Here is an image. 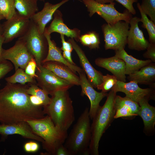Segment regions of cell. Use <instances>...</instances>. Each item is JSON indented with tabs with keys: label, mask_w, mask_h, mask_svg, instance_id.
Segmentation results:
<instances>
[{
	"label": "cell",
	"mask_w": 155,
	"mask_h": 155,
	"mask_svg": "<svg viewBox=\"0 0 155 155\" xmlns=\"http://www.w3.org/2000/svg\"><path fill=\"white\" fill-rule=\"evenodd\" d=\"M146 49L147 51L143 54L144 57L150 59L152 62H155V43H150Z\"/></svg>",
	"instance_id": "8d00e7d4"
},
{
	"label": "cell",
	"mask_w": 155,
	"mask_h": 155,
	"mask_svg": "<svg viewBox=\"0 0 155 155\" xmlns=\"http://www.w3.org/2000/svg\"><path fill=\"white\" fill-rule=\"evenodd\" d=\"M60 38L62 43V46L60 48L61 50L63 51H67L71 52L73 48L71 44L69 41H66L64 38V35L60 34Z\"/></svg>",
	"instance_id": "f35d334b"
},
{
	"label": "cell",
	"mask_w": 155,
	"mask_h": 155,
	"mask_svg": "<svg viewBox=\"0 0 155 155\" xmlns=\"http://www.w3.org/2000/svg\"><path fill=\"white\" fill-rule=\"evenodd\" d=\"M83 45L90 49H96L99 48L100 40L98 34L91 31L80 36L79 40Z\"/></svg>",
	"instance_id": "f1b7e54d"
},
{
	"label": "cell",
	"mask_w": 155,
	"mask_h": 155,
	"mask_svg": "<svg viewBox=\"0 0 155 155\" xmlns=\"http://www.w3.org/2000/svg\"><path fill=\"white\" fill-rule=\"evenodd\" d=\"M39 148L38 144L34 141L26 143L24 145V150L27 152H34L38 151Z\"/></svg>",
	"instance_id": "74e56055"
},
{
	"label": "cell",
	"mask_w": 155,
	"mask_h": 155,
	"mask_svg": "<svg viewBox=\"0 0 155 155\" xmlns=\"http://www.w3.org/2000/svg\"><path fill=\"white\" fill-rule=\"evenodd\" d=\"M95 63L98 66L111 72L118 80L126 82L125 64L123 60L114 56L107 58H98L95 60Z\"/></svg>",
	"instance_id": "ac0fdd59"
},
{
	"label": "cell",
	"mask_w": 155,
	"mask_h": 155,
	"mask_svg": "<svg viewBox=\"0 0 155 155\" xmlns=\"http://www.w3.org/2000/svg\"><path fill=\"white\" fill-rule=\"evenodd\" d=\"M26 85L7 83L0 89V123H16L44 117L42 106L30 102Z\"/></svg>",
	"instance_id": "6da1fadb"
},
{
	"label": "cell",
	"mask_w": 155,
	"mask_h": 155,
	"mask_svg": "<svg viewBox=\"0 0 155 155\" xmlns=\"http://www.w3.org/2000/svg\"><path fill=\"white\" fill-rule=\"evenodd\" d=\"M4 38L2 35L0 36V63L4 60L2 58V53L3 49L2 46L4 43Z\"/></svg>",
	"instance_id": "7bdbcfd3"
},
{
	"label": "cell",
	"mask_w": 155,
	"mask_h": 155,
	"mask_svg": "<svg viewBox=\"0 0 155 155\" xmlns=\"http://www.w3.org/2000/svg\"><path fill=\"white\" fill-rule=\"evenodd\" d=\"M3 19H4V18L1 15V14L0 13V20H2Z\"/></svg>",
	"instance_id": "bcb514c9"
},
{
	"label": "cell",
	"mask_w": 155,
	"mask_h": 155,
	"mask_svg": "<svg viewBox=\"0 0 155 155\" xmlns=\"http://www.w3.org/2000/svg\"><path fill=\"white\" fill-rule=\"evenodd\" d=\"M5 79L7 83L11 84L18 83L25 85L27 83H36L35 78L27 74L24 69L20 68L16 70L13 75L5 78Z\"/></svg>",
	"instance_id": "4316f807"
},
{
	"label": "cell",
	"mask_w": 155,
	"mask_h": 155,
	"mask_svg": "<svg viewBox=\"0 0 155 155\" xmlns=\"http://www.w3.org/2000/svg\"><path fill=\"white\" fill-rule=\"evenodd\" d=\"M117 81V78L113 75L107 74L106 75H103L102 82L97 88L103 92L107 93L111 90Z\"/></svg>",
	"instance_id": "1f68e13d"
},
{
	"label": "cell",
	"mask_w": 155,
	"mask_h": 155,
	"mask_svg": "<svg viewBox=\"0 0 155 155\" xmlns=\"http://www.w3.org/2000/svg\"><path fill=\"white\" fill-rule=\"evenodd\" d=\"M50 103L44 106L43 111L51 118L56 126L67 132L75 120L72 101L67 90L55 92Z\"/></svg>",
	"instance_id": "7a4b0ae2"
},
{
	"label": "cell",
	"mask_w": 155,
	"mask_h": 155,
	"mask_svg": "<svg viewBox=\"0 0 155 155\" xmlns=\"http://www.w3.org/2000/svg\"><path fill=\"white\" fill-rule=\"evenodd\" d=\"M140 6L144 12L155 23V0H142Z\"/></svg>",
	"instance_id": "d6a6232c"
},
{
	"label": "cell",
	"mask_w": 155,
	"mask_h": 155,
	"mask_svg": "<svg viewBox=\"0 0 155 155\" xmlns=\"http://www.w3.org/2000/svg\"><path fill=\"white\" fill-rule=\"evenodd\" d=\"M18 134L24 138L30 139L41 142L43 140L35 134L26 121L16 123L0 125V135L1 140L3 141L8 136Z\"/></svg>",
	"instance_id": "2e32d148"
},
{
	"label": "cell",
	"mask_w": 155,
	"mask_h": 155,
	"mask_svg": "<svg viewBox=\"0 0 155 155\" xmlns=\"http://www.w3.org/2000/svg\"><path fill=\"white\" fill-rule=\"evenodd\" d=\"M98 2L102 3H108L114 2V0H94Z\"/></svg>",
	"instance_id": "ee69618b"
},
{
	"label": "cell",
	"mask_w": 155,
	"mask_h": 155,
	"mask_svg": "<svg viewBox=\"0 0 155 155\" xmlns=\"http://www.w3.org/2000/svg\"><path fill=\"white\" fill-rule=\"evenodd\" d=\"M89 110L86 108L78 118L64 145L70 155H88L91 132Z\"/></svg>",
	"instance_id": "3957f363"
},
{
	"label": "cell",
	"mask_w": 155,
	"mask_h": 155,
	"mask_svg": "<svg viewBox=\"0 0 155 155\" xmlns=\"http://www.w3.org/2000/svg\"><path fill=\"white\" fill-rule=\"evenodd\" d=\"M54 155H70L63 144L60 145L56 149Z\"/></svg>",
	"instance_id": "ab89813d"
},
{
	"label": "cell",
	"mask_w": 155,
	"mask_h": 155,
	"mask_svg": "<svg viewBox=\"0 0 155 155\" xmlns=\"http://www.w3.org/2000/svg\"><path fill=\"white\" fill-rule=\"evenodd\" d=\"M140 18L135 16L131 19L129 24L130 27L127 37V44L131 50L138 51L146 49L150 42L144 37L142 31L138 26Z\"/></svg>",
	"instance_id": "9a60e30c"
},
{
	"label": "cell",
	"mask_w": 155,
	"mask_h": 155,
	"mask_svg": "<svg viewBox=\"0 0 155 155\" xmlns=\"http://www.w3.org/2000/svg\"><path fill=\"white\" fill-rule=\"evenodd\" d=\"M150 99L144 98L138 104L140 108L138 113L142 119L144 125V131L147 134L154 133L155 124V107L148 103Z\"/></svg>",
	"instance_id": "7402d4cb"
},
{
	"label": "cell",
	"mask_w": 155,
	"mask_h": 155,
	"mask_svg": "<svg viewBox=\"0 0 155 155\" xmlns=\"http://www.w3.org/2000/svg\"><path fill=\"white\" fill-rule=\"evenodd\" d=\"M115 51V56L123 60L125 63L126 75H129L135 71L139 70L144 66L152 62L150 59L143 60L135 58L128 54L124 48Z\"/></svg>",
	"instance_id": "d4e9b609"
},
{
	"label": "cell",
	"mask_w": 155,
	"mask_h": 155,
	"mask_svg": "<svg viewBox=\"0 0 155 155\" xmlns=\"http://www.w3.org/2000/svg\"><path fill=\"white\" fill-rule=\"evenodd\" d=\"M21 37L28 51L34 58L37 67L42 65L47 54L48 43L44 33L39 31L37 26L30 19L29 28Z\"/></svg>",
	"instance_id": "8992f818"
},
{
	"label": "cell",
	"mask_w": 155,
	"mask_h": 155,
	"mask_svg": "<svg viewBox=\"0 0 155 155\" xmlns=\"http://www.w3.org/2000/svg\"><path fill=\"white\" fill-rule=\"evenodd\" d=\"M1 85V84H0V86Z\"/></svg>",
	"instance_id": "c3c4849f"
},
{
	"label": "cell",
	"mask_w": 155,
	"mask_h": 155,
	"mask_svg": "<svg viewBox=\"0 0 155 155\" xmlns=\"http://www.w3.org/2000/svg\"><path fill=\"white\" fill-rule=\"evenodd\" d=\"M26 121L33 132L43 140L42 147L46 152L44 154L54 155L57 148L64 143L67 137V132L56 126L47 115L39 119Z\"/></svg>",
	"instance_id": "5b68a950"
},
{
	"label": "cell",
	"mask_w": 155,
	"mask_h": 155,
	"mask_svg": "<svg viewBox=\"0 0 155 155\" xmlns=\"http://www.w3.org/2000/svg\"><path fill=\"white\" fill-rule=\"evenodd\" d=\"M61 11L58 9L53 15L54 19L49 26L45 28L44 31L48 34L57 32L79 41L80 36V30L78 28L71 29L64 23Z\"/></svg>",
	"instance_id": "e0dca14e"
},
{
	"label": "cell",
	"mask_w": 155,
	"mask_h": 155,
	"mask_svg": "<svg viewBox=\"0 0 155 155\" xmlns=\"http://www.w3.org/2000/svg\"><path fill=\"white\" fill-rule=\"evenodd\" d=\"M116 95V92L111 90L104 104L102 106H100L92 119L91 137L89 146L91 155H99V142L103 134L114 119L116 110L114 103Z\"/></svg>",
	"instance_id": "277c9868"
},
{
	"label": "cell",
	"mask_w": 155,
	"mask_h": 155,
	"mask_svg": "<svg viewBox=\"0 0 155 155\" xmlns=\"http://www.w3.org/2000/svg\"><path fill=\"white\" fill-rule=\"evenodd\" d=\"M78 73L82 89L81 94L82 96H86L90 101L89 114L90 119L92 120L100 106V102L103 98L107 96L108 94L102 91L98 92L96 91L89 82L83 70Z\"/></svg>",
	"instance_id": "4fadbf2b"
},
{
	"label": "cell",
	"mask_w": 155,
	"mask_h": 155,
	"mask_svg": "<svg viewBox=\"0 0 155 155\" xmlns=\"http://www.w3.org/2000/svg\"><path fill=\"white\" fill-rule=\"evenodd\" d=\"M44 34L47 40L48 49L47 56L42 63L49 61H53L62 63L69 67L75 73H78L82 70V69L76 65L69 63L63 57L60 49L57 46L55 43L51 39L50 35L45 31Z\"/></svg>",
	"instance_id": "603a6c76"
},
{
	"label": "cell",
	"mask_w": 155,
	"mask_h": 155,
	"mask_svg": "<svg viewBox=\"0 0 155 155\" xmlns=\"http://www.w3.org/2000/svg\"><path fill=\"white\" fill-rule=\"evenodd\" d=\"M71 52L67 51H63L62 55L63 57L69 63L71 64L75 65L72 60Z\"/></svg>",
	"instance_id": "b9f144b4"
},
{
	"label": "cell",
	"mask_w": 155,
	"mask_h": 155,
	"mask_svg": "<svg viewBox=\"0 0 155 155\" xmlns=\"http://www.w3.org/2000/svg\"><path fill=\"white\" fill-rule=\"evenodd\" d=\"M15 0H0V13L6 20L16 13Z\"/></svg>",
	"instance_id": "f546056e"
},
{
	"label": "cell",
	"mask_w": 155,
	"mask_h": 155,
	"mask_svg": "<svg viewBox=\"0 0 155 155\" xmlns=\"http://www.w3.org/2000/svg\"><path fill=\"white\" fill-rule=\"evenodd\" d=\"M30 23V19L21 16L16 12L13 17L7 20L2 25L4 43L23 36L28 30Z\"/></svg>",
	"instance_id": "8fae6325"
},
{
	"label": "cell",
	"mask_w": 155,
	"mask_h": 155,
	"mask_svg": "<svg viewBox=\"0 0 155 155\" xmlns=\"http://www.w3.org/2000/svg\"><path fill=\"white\" fill-rule=\"evenodd\" d=\"M129 22L119 21L113 24H104L102 26L106 50L125 49L127 44Z\"/></svg>",
	"instance_id": "52a82bcc"
},
{
	"label": "cell",
	"mask_w": 155,
	"mask_h": 155,
	"mask_svg": "<svg viewBox=\"0 0 155 155\" xmlns=\"http://www.w3.org/2000/svg\"><path fill=\"white\" fill-rule=\"evenodd\" d=\"M42 65L58 77L73 85H80L79 77L65 64L57 61H49L42 63Z\"/></svg>",
	"instance_id": "44dd1931"
},
{
	"label": "cell",
	"mask_w": 155,
	"mask_h": 155,
	"mask_svg": "<svg viewBox=\"0 0 155 155\" xmlns=\"http://www.w3.org/2000/svg\"><path fill=\"white\" fill-rule=\"evenodd\" d=\"M40 0V1H44V0Z\"/></svg>",
	"instance_id": "7dc6e473"
},
{
	"label": "cell",
	"mask_w": 155,
	"mask_h": 155,
	"mask_svg": "<svg viewBox=\"0 0 155 155\" xmlns=\"http://www.w3.org/2000/svg\"><path fill=\"white\" fill-rule=\"evenodd\" d=\"M29 99L31 103L34 106L43 107L44 104L36 96L30 95Z\"/></svg>",
	"instance_id": "60d3db41"
},
{
	"label": "cell",
	"mask_w": 155,
	"mask_h": 155,
	"mask_svg": "<svg viewBox=\"0 0 155 155\" xmlns=\"http://www.w3.org/2000/svg\"><path fill=\"white\" fill-rule=\"evenodd\" d=\"M82 1L89 12L90 17L96 13L108 24H113L121 20L129 22L132 17V14L126 9L123 13L119 12L115 7L114 2L102 3L94 0H82Z\"/></svg>",
	"instance_id": "ba28073f"
},
{
	"label": "cell",
	"mask_w": 155,
	"mask_h": 155,
	"mask_svg": "<svg viewBox=\"0 0 155 155\" xmlns=\"http://www.w3.org/2000/svg\"><path fill=\"white\" fill-rule=\"evenodd\" d=\"M13 68L12 64L6 60L0 63V80L3 78Z\"/></svg>",
	"instance_id": "e575fe53"
},
{
	"label": "cell",
	"mask_w": 155,
	"mask_h": 155,
	"mask_svg": "<svg viewBox=\"0 0 155 155\" xmlns=\"http://www.w3.org/2000/svg\"><path fill=\"white\" fill-rule=\"evenodd\" d=\"M2 25L0 24V36L2 34Z\"/></svg>",
	"instance_id": "f6af8a7d"
},
{
	"label": "cell",
	"mask_w": 155,
	"mask_h": 155,
	"mask_svg": "<svg viewBox=\"0 0 155 155\" xmlns=\"http://www.w3.org/2000/svg\"><path fill=\"white\" fill-rule=\"evenodd\" d=\"M38 0H15L17 12L21 16L30 19L38 10Z\"/></svg>",
	"instance_id": "484cf974"
},
{
	"label": "cell",
	"mask_w": 155,
	"mask_h": 155,
	"mask_svg": "<svg viewBox=\"0 0 155 155\" xmlns=\"http://www.w3.org/2000/svg\"><path fill=\"white\" fill-rule=\"evenodd\" d=\"M37 68V63L33 57L28 63L24 71L27 74L35 79L37 76L36 73Z\"/></svg>",
	"instance_id": "836d02e7"
},
{
	"label": "cell",
	"mask_w": 155,
	"mask_h": 155,
	"mask_svg": "<svg viewBox=\"0 0 155 155\" xmlns=\"http://www.w3.org/2000/svg\"><path fill=\"white\" fill-rule=\"evenodd\" d=\"M31 84L30 86L27 89V93L30 95L35 96L39 98L42 102L44 106L49 104L51 98L49 97V94L35 84Z\"/></svg>",
	"instance_id": "4dcf8cb0"
},
{
	"label": "cell",
	"mask_w": 155,
	"mask_h": 155,
	"mask_svg": "<svg viewBox=\"0 0 155 155\" xmlns=\"http://www.w3.org/2000/svg\"><path fill=\"white\" fill-rule=\"evenodd\" d=\"M127 78L137 84L149 85L155 88V63L152 62L128 75Z\"/></svg>",
	"instance_id": "cb8c5ba5"
},
{
	"label": "cell",
	"mask_w": 155,
	"mask_h": 155,
	"mask_svg": "<svg viewBox=\"0 0 155 155\" xmlns=\"http://www.w3.org/2000/svg\"><path fill=\"white\" fill-rule=\"evenodd\" d=\"M69 0H63L55 4L47 2L44 3L42 9L36 13L30 19L37 26L40 32L43 34L46 25L52 19L55 12Z\"/></svg>",
	"instance_id": "d6986e66"
},
{
	"label": "cell",
	"mask_w": 155,
	"mask_h": 155,
	"mask_svg": "<svg viewBox=\"0 0 155 155\" xmlns=\"http://www.w3.org/2000/svg\"><path fill=\"white\" fill-rule=\"evenodd\" d=\"M137 7L140 11L141 18L140 22L142 23V27L146 29L149 35V42L151 43H155V23L150 20L143 11L140 6V3H137Z\"/></svg>",
	"instance_id": "83f0119b"
},
{
	"label": "cell",
	"mask_w": 155,
	"mask_h": 155,
	"mask_svg": "<svg viewBox=\"0 0 155 155\" xmlns=\"http://www.w3.org/2000/svg\"><path fill=\"white\" fill-rule=\"evenodd\" d=\"M68 41L71 43L73 49L77 54L82 69L86 75L89 82L94 88H97L102 82L103 75L92 66L84 51L73 38H69Z\"/></svg>",
	"instance_id": "5bb4252c"
},
{
	"label": "cell",
	"mask_w": 155,
	"mask_h": 155,
	"mask_svg": "<svg viewBox=\"0 0 155 155\" xmlns=\"http://www.w3.org/2000/svg\"><path fill=\"white\" fill-rule=\"evenodd\" d=\"M36 73L37 85L51 96L57 91L68 90L73 85L58 77L42 65L37 68Z\"/></svg>",
	"instance_id": "9c48e42d"
},
{
	"label": "cell",
	"mask_w": 155,
	"mask_h": 155,
	"mask_svg": "<svg viewBox=\"0 0 155 155\" xmlns=\"http://www.w3.org/2000/svg\"><path fill=\"white\" fill-rule=\"evenodd\" d=\"M2 55L4 60H9L13 63L15 71L19 68L24 70L28 63L34 57L21 37L19 38L12 47L3 49Z\"/></svg>",
	"instance_id": "30bf717a"
},
{
	"label": "cell",
	"mask_w": 155,
	"mask_h": 155,
	"mask_svg": "<svg viewBox=\"0 0 155 155\" xmlns=\"http://www.w3.org/2000/svg\"><path fill=\"white\" fill-rule=\"evenodd\" d=\"M116 112L114 118L138 115L140 106L138 103L126 96L116 95L114 99Z\"/></svg>",
	"instance_id": "ffe728a7"
},
{
	"label": "cell",
	"mask_w": 155,
	"mask_h": 155,
	"mask_svg": "<svg viewBox=\"0 0 155 155\" xmlns=\"http://www.w3.org/2000/svg\"><path fill=\"white\" fill-rule=\"evenodd\" d=\"M111 90L116 93L119 92H123L126 96L137 103L144 98L155 100L154 89L141 88L136 82L133 81L126 82L118 80Z\"/></svg>",
	"instance_id": "7c38bea8"
},
{
	"label": "cell",
	"mask_w": 155,
	"mask_h": 155,
	"mask_svg": "<svg viewBox=\"0 0 155 155\" xmlns=\"http://www.w3.org/2000/svg\"><path fill=\"white\" fill-rule=\"evenodd\" d=\"M121 4L125 7L132 15H135L136 11L134 9L133 4L137 2L138 0H114Z\"/></svg>",
	"instance_id": "d590c367"
}]
</instances>
